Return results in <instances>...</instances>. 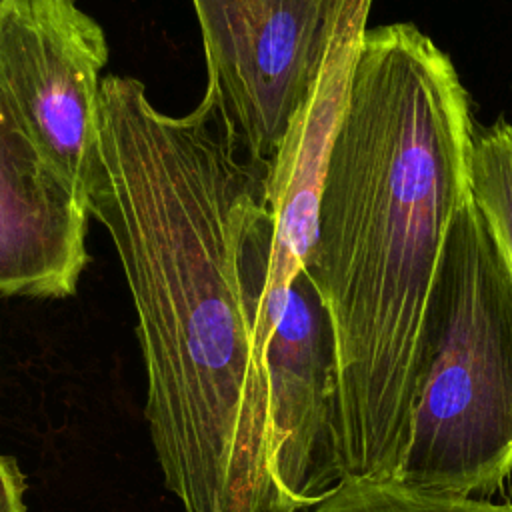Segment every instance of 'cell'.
Returning a JSON list of instances; mask_svg holds the SVG:
<instances>
[{
  "label": "cell",
  "instance_id": "5b68a950",
  "mask_svg": "<svg viewBox=\"0 0 512 512\" xmlns=\"http://www.w3.org/2000/svg\"><path fill=\"white\" fill-rule=\"evenodd\" d=\"M106 34L76 0H0V98L86 202Z\"/></svg>",
  "mask_w": 512,
  "mask_h": 512
},
{
  "label": "cell",
  "instance_id": "52a82bcc",
  "mask_svg": "<svg viewBox=\"0 0 512 512\" xmlns=\"http://www.w3.org/2000/svg\"><path fill=\"white\" fill-rule=\"evenodd\" d=\"M88 216L0 98V294L72 296L88 264Z\"/></svg>",
  "mask_w": 512,
  "mask_h": 512
},
{
  "label": "cell",
  "instance_id": "ba28073f",
  "mask_svg": "<svg viewBox=\"0 0 512 512\" xmlns=\"http://www.w3.org/2000/svg\"><path fill=\"white\" fill-rule=\"evenodd\" d=\"M468 188L512 270V124L504 118L474 128Z\"/></svg>",
  "mask_w": 512,
  "mask_h": 512
},
{
  "label": "cell",
  "instance_id": "8992f818",
  "mask_svg": "<svg viewBox=\"0 0 512 512\" xmlns=\"http://www.w3.org/2000/svg\"><path fill=\"white\" fill-rule=\"evenodd\" d=\"M372 0H334L330 28L314 82L290 120L266 174V200L274 222L270 278L260 306L258 336L280 314L286 290L312 250L318 204L332 142L346 108L354 62L368 30Z\"/></svg>",
  "mask_w": 512,
  "mask_h": 512
},
{
  "label": "cell",
  "instance_id": "277c9868",
  "mask_svg": "<svg viewBox=\"0 0 512 512\" xmlns=\"http://www.w3.org/2000/svg\"><path fill=\"white\" fill-rule=\"evenodd\" d=\"M206 60L200 102L228 142L268 170L302 106L334 0H192Z\"/></svg>",
  "mask_w": 512,
  "mask_h": 512
},
{
  "label": "cell",
  "instance_id": "9c48e42d",
  "mask_svg": "<svg viewBox=\"0 0 512 512\" xmlns=\"http://www.w3.org/2000/svg\"><path fill=\"white\" fill-rule=\"evenodd\" d=\"M308 512H512V504H496L474 496L420 492L396 480H344Z\"/></svg>",
  "mask_w": 512,
  "mask_h": 512
},
{
  "label": "cell",
  "instance_id": "6da1fadb",
  "mask_svg": "<svg viewBox=\"0 0 512 512\" xmlns=\"http://www.w3.org/2000/svg\"><path fill=\"white\" fill-rule=\"evenodd\" d=\"M266 174L200 104L170 116L140 80H102L86 208L124 270L148 432L184 512H298L276 476L258 336L274 240Z\"/></svg>",
  "mask_w": 512,
  "mask_h": 512
},
{
  "label": "cell",
  "instance_id": "30bf717a",
  "mask_svg": "<svg viewBox=\"0 0 512 512\" xmlns=\"http://www.w3.org/2000/svg\"><path fill=\"white\" fill-rule=\"evenodd\" d=\"M24 476L16 460L0 454V512H26Z\"/></svg>",
  "mask_w": 512,
  "mask_h": 512
},
{
  "label": "cell",
  "instance_id": "3957f363",
  "mask_svg": "<svg viewBox=\"0 0 512 512\" xmlns=\"http://www.w3.org/2000/svg\"><path fill=\"white\" fill-rule=\"evenodd\" d=\"M512 472V270L468 198L456 212L420 332V392L396 482L494 492Z\"/></svg>",
  "mask_w": 512,
  "mask_h": 512
},
{
  "label": "cell",
  "instance_id": "7a4b0ae2",
  "mask_svg": "<svg viewBox=\"0 0 512 512\" xmlns=\"http://www.w3.org/2000/svg\"><path fill=\"white\" fill-rule=\"evenodd\" d=\"M472 102L410 22L364 32L304 270L340 362L346 480H396L420 392V332L448 230L470 198Z\"/></svg>",
  "mask_w": 512,
  "mask_h": 512
}]
</instances>
